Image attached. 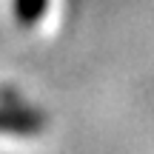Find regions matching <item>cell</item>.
<instances>
[{"label": "cell", "mask_w": 154, "mask_h": 154, "mask_svg": "<svg viewBox=\"0 0 154 154\" xmlns=\"http://www.w3.org/2000/svg\"><path fill=\"white\" fill-rule=\"evenodd\" d=\"M43 117L26 109H0V134H37Z\"/></svg>", "instance_id": "cell-1"}]
</instances>
